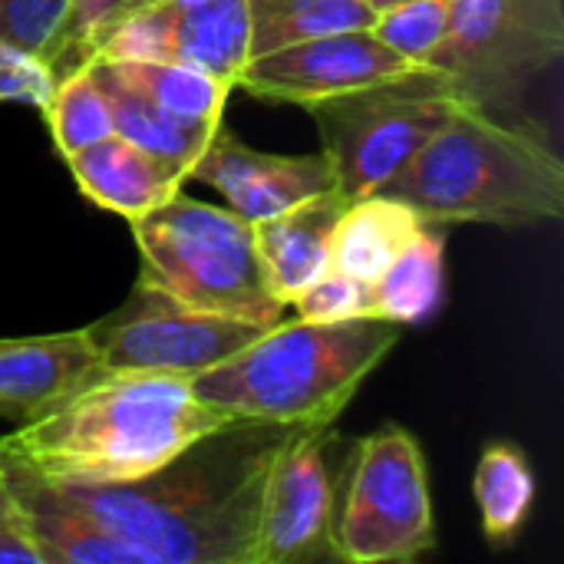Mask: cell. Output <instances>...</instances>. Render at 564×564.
Returning a JSON list of instances; mask_svg holds the SVG:
<instances>
[{
  "mask_svg": "<svg viewBox=\"0 0 564 564\" xmlns=\"http://www.w3.org/2000/svg\"><path fill=\"white\" fill-rule=\"evenodd\" d=\"M99 377L106 370L86 327L0 340V420L26 426Z\"/></svg>",
  "mask_w": 564,
  "mask_h": 564,
  "instance_id": "5bb4252c",
  "label": "cell"
},
{
  "mask_svg": "<svg viewBox=\"0 0 564 564\" xmlns=\"http://www.w3.org/2000/svg\"><path fill=\"white\" fill-rule=\"evenodd\" d=\"M188 178L221 192L228 208L248 221L271 218L304 198L340 188L337 169L324 149L307 155L261 152L245 145L225 119L215 126L208 145L188 169Z\"/></svg>",
  "mask_w": 564,
  "mask_h": 564,
  "instance_id": "4fadbf2b",
  "label": "cell"
},
{
  "mask_svg": "<svg viewBox=\"0 0 564 564\" xmlns=\"http://www.w3.org/2000/svg\"><path fill=\"white\" fill-rule=\"evenodd\" d=\"M73 0H0V40L46 59Z\"/></svg>",
  "mask_w": 564,
  "mask_h": 564,
  "instance_id": "83f0119b",
  "label": "cell"
},
{
  "mask_svg": "<svg viewBox=\"0 0 564 564\" xmlns=\"http://www.w3.org/2000/svg\"><path fill=\"white\" fill-rule=\"evenodd\" d=\"M327 545L354 564L416 562L436 549L426 456L410 430L387 423L357 440Z\"/></svg>",
  "mask_w": 564,
  "mask_h": 564,
  "instance_id": "8992f818",
  "label": "cell"
},
{
  "mask_svg": "<svg viewBox=\"0 0 564 564\" xmlns=\"http://www.w3.org/2000/svg\"><path fill=\"white\" fill-rule=\"evenodd\" d=\"M400 337L403 327L383 317L278 321L235 357L192 377V390L235 420L327 426Z\"/></svg>",
  "mask_w": 564,
  "mask_h": 564,
  "instance_id": "277c9868",
  "label": "cell"
},
{
  "mask_svg": "<svg viewBox=\"0 0 564 564\" xmlns=\"http://www.w3.org/2000/svg\"><path fill=\"white\" fill-rule=\"evenodd\" d=\"M364 3H367L370 10H377V13H380V10H387V7H393V3H400V0H364Z\"/></svg>",
  "mask_w": 564,
  "mask_h": 564,
  "instance_id": "1f68e13d",
  "label": "cell"
},
{
  "mask_svg": "<svg viewBox=\"0 0 564 564\" xmlns=\"http://www.w3.org/2000/svg\"><path fill=\"white\" fill-rule=\"evenodd\" d=\"M334 443V423L294 426L274 456L261 499L258 564L311 562L330 555L327 542L337 506V479L330 469Z\"/></svg>",
  "mask_w": 564,
  "mask_h": 564,
  "instance_id": "8fae6325",
  "label": "cell"
},
{
  "mask_svg": "<svg viewBox=\"0 0 564 564\" xmlns=\"http://www.w3.org/2000/svg\"><path fill=\"white\" fill-rule=\"evenodd\" d=\"M294 311L301 321L337 324V321L377 317V297H373L370 281H360L354 274L330 268L327 274H321L311 288H304L294 297Z\"/></svg>",
  "mask_w": 564,
  "mask_h": 564,
  "instance_id": "4316f807",
  "label": "cell"
},
{
  "mask_svg": "<svg viewBox=\"0 0 564 564\" xmlns=\"http://www.w3.org/2000/svg\"><path fill=\"white\" fill-rule=\"evenodd\" d=\"M347 205L350 195L330 188L291 205L288 212L251 221L264 281L284 307L294 304V297L304 288H311L321 274L330 271L334 228Z\"/></svg>",
  "mask_w": 564,
  "mask_h": 564,
  "instance_id": "9a60e30c",
  "label": "cell"
},
{
  "mask_svg": "<svg viewBox=\"0 0 564 564\" xmlns=\"http://www.w3.org/2000/svg\"><path fill=\"white\" fill-rule=\"evenodd\" d=\"M426 225L532 228L564 215L562 155L463 99L446 126L380 188Z\"/></svg>",
  "mask_w": 564,
  "mask_h": 564,
  "instance_id": "3957f363",
  "label": "cell"
},
{
  "mask_svg": "<svg viewBox=\"0 0 564 564\" xmlns=\"http://www.w3.org/2000/svg\"><path fill=\"white\" fill-rule=\"evenodd\" d=\"M268 327L228 314L178 304L159 288L135 281L132 294L86 327L99 364L112 370H155L198 377L245 350Z\"/></svg>",
  "mask_w": 564,
  "mask_h": 564,
  "instance_id": "9c48e42d",
  "label": "cell"
},
{
  "mask_svg": "<svg viewBox=\"0 0 564 564\" xmlns=\"http://www.w3.org/2000/svg\"><path fill=\"white\" fill-rule=\"evenodd\" d=\"M7 486L23 509L46 564H135V555L102 525L69 506V499L0 443Z\"/></svg>",
  "mask_w": 564,
  "mask_h": 564,
  "instance_id": "e0dca14e",
  "label": "cell"
},
{
  "mask_svg": "<svg viewBox=\"0 0 564 564\" xmlns=\"http://www.w3.org/2000/svg\"><path fill=\"white\" fill-rule=\"evenodd\" d=\"M416 69H423V63H410L373 30H344L251 56L235 89L307 109L321 99L390 83Z\"/></svg>",
  "mask_w": 564,
  "mask_h": 564,
  "instance_id": "7c38bea8",
  "label": "cell"
},
{
  "mask_svg": "<svg viewBox=\"0 0 564 564\" xmlns=\"http://www.w3.org/2000/svg\"><path fill=\"white\" fill-rule=\"evenodd\" d=\"M139 248V281L185 307L274 327L284 304L271 294L251 221L231 208L172 195L129 221Z\"/></svg>",
  "mask_w": 564,
  "mask_h": 564,
  "instance_id": "5b68a950",
  "label": "cell"
},
{
  "mask_svg": "<svg viewBox=\"0 0 564 564\" xmlns=\"http://www.w3.org/2000/svg\"><path fill=\"white\" fill-rule=\"evenodd\" d=\"M53 69L40 56L0 40V102H23L43 109L53 93Z\"/></svg>",
  "mask_w": 564,
  "mask_h": 564,
  "instance_id": "f1b7e54d",
  "label": "cell"
},
{
  "mask_svg": "<svg viewBox=\"0 0 564 564\" xmlns=\"http://www.w3.org/2000/svg\"><path fill=\"white\" fill-rule=\"evenodd\" d=\"M446 26H449V0H400L380 10L370 30L410 63L430 66V56L440 50Z\"/></svg>",
  "mask_w": 564,
  "mask_h": 564,
  "instance_id": "484cf974",
  "label": "cell"
},
{
  "mask_svg": "<svg viewBox=\"0 0 564 564\" xmlns=\"http://www.w3.org/2000/svg\"><path fill=\"white\" fill-rule=\"evenodd\" d=\"M251 56L344 30H370L377 10L364 0H248Z\"/></svg>",
  "mask_w": 564,
  "mask_h": 564,
  "instance_id": "603a6c76",
  "label": "cell"
},
{
  "mask_svg": "<svg viewBox=\"0 0 564 564\" xmlns=\"http://www.w3.org/2000/svg\"><path fill=\"white\" fill-rule=\"evenodd\" d=\"M294 426L235 420L162 469L109 486L53 482L135 564H258L261 499Z\"/></svg>",
  "mask_w": 564,
  "mask_h": 564,
  "instance_id": "6da1fadb",
  "label": "cell"
},
{
  "mask_svg": "<svg viewBox=\"0 0 564 564\" xmlns=\"http://www.w3.org/2000/svg\"><path fill=\"white\" fill-rule=\"evenodd\" d=\"M99 59H106L132 89L152 99L162 112L198 126L221 122L231 86L215 79L212 73L169 59H112V56H99Z\"/></svg>",
  "mask_w": 564,
  "mask_h": 564,
  "instance_id": "7402d4cb",
  "label": "cell"
},
{
  "mask_svg": "<svg viewBox=\"0 0 564 564\" xmlns=\"http://www.w3.org/2000/svg\"><path fill=\"white\" fill-rule=\"evenodd\" d=\"M152 0H73L50 53H46V66L53 69V79L89 63L99 40L109 33V26H116L122 17H129L132 10L145 7Z\"/></svg>",
  "mask_w": 564,
  "mask_h": 564,
  "instance_id": "d4e9b609",
  "label": "cell"
},
{
  "mask_svg": "<svg viewBox=\"0 0 564 564\" xmlns=\"http://www.w3.org/2000/svg\"><path fill=\"white\" fill-rule=\"evenodd\" d=\"M13 496V492H10ZM0 562H23V564H46L43 549L23 516V509L17 506V499H10L0 509Z\"/></svg>",
  "mask_w": 564,
  "mask_h": 564,
  "instance_id": "f546056e",
  "label": "cell"
},
{
  "mask_svg": "<svg viewBox=\"0 0 564 564\" xmlns=\"http://www.w3.org/2000/svg\"><path fill=\"white\" fill-rule=\"evenodd\" d=\"M13 496H10V486H7V476H3V466H0V509L10 502Z\"/></svg>",
  "mask_w": 564,
  "mask_h": 564,
  "instance_id": "4dcf8cb0",
  "label": "cell"
},
{
  "mask_svg": "<svg viewBox=\"0 0 564 564\" xmlns=\"http://www.w3.org/2000/svg\"><path fill=\"white\" fill-rule=\"evenodd\" d=\"M43 116L50 122L53 132V145L59 152V159L112 135V112L106 96L99 93L89 63L56 76L53 93L43 106Z\"/></svg>",
  "mask_w": 564,
  "mask_h": 564,
  "instance_id": "cb8c5ba5",
  "label": "cell"
},
{
  "mask_svg": "<svg viewBox=\"0 0 564 564\" xmlns=\"http://www.w3.org/2000/svg\"><path fill=\"white\" fill-rule=\"evenodd\" d=\"M423 225L426 221L400 198L380 192L350 198L334 228L330 268L373 284L390 268V261L423 231Z\"/></svg>",
  "mask_w": 564,
  "mask_h": 564,
  "instance_id": "ac0fdd59",
  "label": "cell"
},
{
  "mask_svg": "<svg viewBox=\"0 0 564 564\" xmlns=\"http://www.w3.org/2000/svg\"><path fill=\"white\" fill-rule=\"evenodd\" d=\"M63 162L93 205L116 212L126 221H135L165 205L172 195L182 192L185 182V172L178 165L139 149L119 132L66 155Z\"/></svg>",
  "mask_w": 564,
  "mask_h": 564,
  "instance_id": "2e32d148",
  "label": "cell"
},
{
  "mask_svg": "<svg viewBox=\"0 0 564 564\" xmlns=\"http://www.w3.org/2000/svg\"><path fill=\"white\" fill-rule=\"evenodd\" d=\"M564 53V0H449V26L430 66L496 112Z\"/></svg>",
  "mask_w": 564,
  "mask_h": 564,
  "instance_id": "ba28073f",
  "label": "cell"
},
{
  "mask_svg": "<svg viewBox=\"0 0 564 564\" xmlns=\"http://www.w3.org/2000/svg\"><path fill=\"white\" fill-rule=\"evenodd\" d=\"M228 423L235 416L208 406L192 377L112 370L0 443L43 479L109 486L162 469Z\"/></svg>",
  "mask_w": 564,
  "mask_h": 564,
  "instance_id": "7a4b0ae2",
  "label": "cell"
},
{
  "mask_svg": "<svg viewBox=\"0 0 564 564\" xmlns=\"http://www.w3.org/2000/svg\"><path fill=\"white\" fill-rule=\"evenodd\" d=\"M473 496L482 516V532L492 545H512L535 506V473L522 446L489 443L476 463Z\"/></svg>",
  "mask_w": 564,
  "mask_h": 564,
  "instance_id": "44dd1931",
  "label": "cell"
},
{
  "mask_svg": "<svg viewBox=\"0 0 564 564\" xmlns=\"http://www.w3.org/2000/svg\"><path fill=\"white\" fill-rule=\"evenodd\" d=\"M93 79L99 86V93L109 102L112 112V129L135 142L139 149L178 165L188 178V169L195 165V159L202 155V149L208 145L215 126H198V122H182L169 112H162L152 99H145L139 89H132L106 59H89Z\"/></svg>",
  "mask_w": 564,
  "mask_h": 564,
  "instance_id": "d6986e66",
  "label": "cell"
},
{
  "mask_svg": "<svg viewBox=\"0 0 564 564\" xmlns=\"http://www.w3.org/2000/svg\"><path fill=\"white\" fill-rule=\"evenodd\" d=\"M443 288H446V238L440 225H423V231L373 281L377 317L393 321L400 327H416L440 311Z\"/></svg>",
  "mask_w": 564,
  "mask_h": 564,
  "instance_id": "ffe728a7",
  "label": "cell"
},
{
  "mask_svg": "<svg viewBox=\"0 0 564 564\" xmlns=\"http://www.w3.org/2000/svg\"><path fill=\"white\" fill-rule=\"evenodd\" d=\"M96 56L185 63L235 89L251 59L248 0H152L109 26Z\"/></svg>",
  "mask_w": 564,
  "mask_h": 564,
  "instance_id": "30bf717a",
  "label": "cell"
},
{
  "mask_svg": "<svg viewBox=\"0 0 564 564\" xmlns=\"http://www.w3.org/2000/svg\"><path fill=\"white\" fill-rule=\"evenodd\" d=\"M453 83L423 66L410 76L357 93L321 99L311 109L324 152L337 169V185L350 198L373 195L393 178L459 109Z\"/></svg>",
  "mask_w": 564,
  "mask_h": 564,
  "instance_id": "52a82bcc",
  "label": "cell"
}]
</instances>
